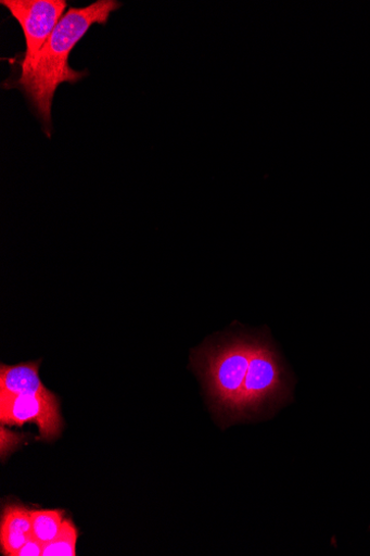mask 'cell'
<instances>
[{
  "label": "cell",
  "instance_id": "6da1fadb",
  "mask_svg": "<svg viewBox=\"0 0 370 556\" xmlns=\"http://www.w3.org/2000/svg\"><path fill=\"white\" fill-rule=\"evenodd\" d=\"M122 7L117 0H98L85 8H69L31 65L22 70L16 79L4 81V89L24 93L48 137L52 128V101L59 87L64 83L75 85L88 75L87 71L71 67L74 48L93 25H107L111 15Z\"/></svg>",
  "mask_w": 370,
  "mask_h": 556
},
{
  "label": "cell",
  "instance_id": "7a4b0ae2",
  "mask_svg": "<svg viewBox=\"0 0 370 556\" xmlns=\"http://www.w3.org/2000/svg\"><path fill=\"white\" fill-rule=\"evenodd\" d=\"M254 336H234L196 351L195 369L220 414L239 418V404L250 366Z\"/></svg>",
  "mask_w": 370,
  "mask_h": 556
},
{
  "label": "cell",
  "instance_id": "3957f363",
  "mask_svg": "<svg viewBox=\"0 0 370 556\" xmlns=\"http://www.w3.org/2000/svg\"><path fill=\"white\" fill-rule=\"evenodd\" d=\"M293 379L270 338L254 336L239 418L275 415L292 399Z\"/></svg>",
  "mask_w": 370,
  "mask_h": 556
},
{
  "label": "cell",
  "instance_id": "277c9868",
  "mask_svg": "<svg viewBox=\"0 0 370 556\" xmlns=\"http://www.w3.org/2000/svg\"><path fill=\"white\" fill-rule=\"evenodd\" d=\"M0 4L24 31L26 52L17 64L21 71L26 70L68 11V3L66 0H2Z\"/></svg>",
  "mask_w": 370,
  "mask_h": 556
},
{
  "label": "cell",
  "instance_id": "5b68a950",
  "mask_svg": "<svg viewBox=\"0 0 370 556\" xmlns=\"http://www.w3.org/2000/svg\"><path fill=\"white\" fill-rule=\"evenodd\" d=\"M0 421L20 427L33 422L37 425L41 439H55L63 428L60 400L56 394L0 397Z\"/></svg>",
  "mask_w": 370,
  "mask_h": 556
},
{
  "label": "cell",
  "instance_id": "8992f818",
  "mask_svg": "<svg viewBox=\"0 0 370 556\" xmlns=\"http://www.w3.org/2000/svg\"><path fill=\"white\" fill-rule=\"evenodd\" d=\"M39 366L40 361L16 366L2 365V369H0V397L54 395L55 393L49 391L41 382Z\"/></svg>",
  "mask_w": 370,
  "mask_h": 556
},
{
  "label": "cell",
  "instance_id": "52a82bcc",
  "mask_svg": "<svg viewBox=\"0 0 370 556\" xmlns=\"http://www.w3.org/2000/svg\"><path fill=\"white\" fill-rule=\"evenodd\" d=\"M33 538L31 511L20 504L8 505L0 523V544L3 554L18 556L22 547Z\"/></svg>",
  "mask_w": 370,
  "mask_h": 556
},
{
  "label": "cell",
  "instance_id": "ba28073f",
  "mask_svg": "<svg viewBox=\"0 0 370 556\" xmlns=\"http://www.w3.org/2000/svg\"><path fill=\"white\" fill-rule=\"evenodd\" d=\"M64 520L61 510L31 511L34 539L43 545L54 541L62 531Z\"/></svg>",
  "mask_w": 370,
  "mask_h": 556
},
{
  "label": "cell",
  "instance_id": "9c48e42d",
  "mask_svg": "<svg viewBox=\"0 0 370 556\" xmlns=\"http://www.w3.org/2000/svg\"><path fill=\"white\" fill-rule=\"evenodd\" d=\"M78 531L69 519H65L59 536L46 544L42 556H76Z\"/></svg>",
  "mask_w": 370,
  "mask_h": 556
},
{
  "label": "cell",
  "instance_id": "30bf717a",
  "mask_svg": "<svg viewBox=\"0 0 370 556\" xmlns=\"http://www.w3.org/2000/svg\"><path fill=\"white\" fill-rule=\"evenodd\" d=\"M43 547V544L33 538L22 547L18 556H42Z\"/></svg>",
  "mask_w": 370,
  "mask_h": 556
}]
</instances>
